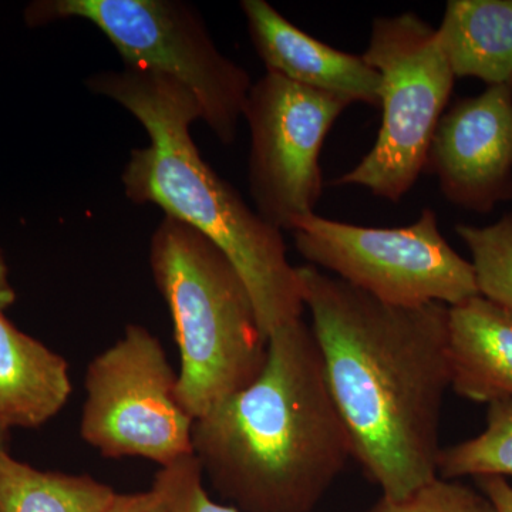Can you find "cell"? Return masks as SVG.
Instances as JSON below:
<instances>
[{"mask_svg": "<svg viewBox=\"0 0 512 512\" xmlns=\"http://www.w3.org/2000/svg\"><path fill=\"white\" fill-rule=\"evenodd\" d=\"M298 272L353 457L384 497L403 498L436 480L451 387L450 306L387 305L316 266Z\"/></svg>", "mask_w": 512, "mask_h": 512, "instance_id": "obj_1", "label": "cell"}, {"mask_svg": "<svg viewBox=\"0 0 512 512\" xmlns=\"http://www.w3.org/2000/svg\"><path fill=\"white\" fill-rule=\"evenodd\" d=\"M204 477L242 512H311L353 457L318 342L302 319L268 336L254 382L194 421Z\"/></svg>", "mask_w": 512, "mask_h": 512, "instance_id": "obj_2", "label": "cell"}, {"mask_svg": "<svg viewBox=\"0 0 512 512\" xmlns=\"http://www.w3.org/2000/svg\"><path fill=\"white\" fill-rule=\"evenodd\" d=\"M87 87L130 111L150 140L124 168L128 200L157 205L217 245L244 279L266 336L302 319L301 278L281 229L252 211L195 146L190 130L201 120L195 97L170 77L126 66L93 74Z\"/></svg>", "mask_w": 512, "mask_h": 512, "instance_id": "obj_3", "label": "cell"}, {"mask_svg": "<svg viewBox=\"0 0 512 512\" xmlns=\"http://www.w3.org/2000/svg\"><path fill=\"white\" fill-rule=\"evenodd\" d=\"M154 282L180 352L177 396L192 419L254 382L268 336L235 266L190 225L165 217L150 244Z\"/></svg>", "mask_w": 512, "mask_h": 512, "instance_id": "obj_4", "label": "cell"}, {"mask_svg": "<svg viewBox=\"0 0 512 512\" xmlns=\"http://www.w3.org/2000/svg\"><path fill=\"white\" fill-rule=\"evenodd\" d=\"M93 23L124 66L170 77L195 97L201 120L225 146L244 119L251 77L222 55L204 19L180 0H39L25 10L30 28L64 19Z\"/></svg>", "mask_w": 512, "mask_h": 512, "instance_id": "obj_5", "label": "cell"}, {"mask_svg": "<svg viewBox=\"0 0 512 512\" xmlns=\"http://www.w3.org/2000/svg\"><path fill=\"white\" fill-rule=\"evenodd\" d=\"M362 57L382 79V127L369 154L333 184L360 185L397 202L426 168L456 76L437 30L416 13L373 20Z\"/></svg>", "mask_w": 512, "mask_h": 512, "instance_id": "obj_6", "label": "cell"}, {"mask_svg": "<svg viewBox=\"0 0 512 512\" xmlns=\"http://www.w3.org/2000/svg\"><path fill=\"white\" fill-rule=\"evenodd\" d=\"M291 232L299 254L313 266L387 305L456 306L480 296L473 264L451 248L429 208L402 228L357 227L313 212Z\"/></svg>", "mask_w": 512, "mask_h": 512, "instance_id": "obj_7", "label": "cell"}, {"mask_svg": "<svg viewBox=\"0 0 512 512\" xmlns=\"http://www.w3.org/2000/svg\"><path fill=\"white\" fill-rule=\"evenodd\" d=\"M177 384L161 340L128 325L87 366L80 436L106 458L140 457L167 467L194 456L195 420L181 406Z\"/></svg>", "mask_w": 512, "mask_h": 512, "instance_id": "obj_8", "label": "cell"}, {"mask_svg": "<svg viewBox=\"0 0 512 512\" xmlns=\"http://www.w3.org/2000/svg\"><path fill=\"white\" fill-rule=\"evenodd\" d=\"M349 101L266 72L252 84L244 119L251 133L248 181L256 212L288 229L322 195L323 141Z\"/></svg>", "mask_w": 512, "mask_h": 512, "instance_id": "obj_9", "label": "cell"}, {"mask_svg": "<svg viewBox=\"0 0 512 512\" xmlns=\"http://www.w3.org/2000/svg\"><path fill=\"white\" fill-rule=\"evenodd\" d=\"M451 204L490 214L512 200V87L488 86L443 114L427 157Z\"/></svg>", "mask_w": 512, "mask_h": 512, "instance_id": "obj_10", "label": "cell"}, {"mask_svg": "<svg viewBox=\"0 0 512 512\" xmlns=\"http://www.w3.org/2000/svg\"><path fill=\"white\" fill-rule=\"evenodd\" d=\"M248 32L266 72L332 94L350 104L380 106L382 79L362 56L325 45L296 28L265 0L241 3Z\"/></svg>", "mask_w": 512, "mask_h": 512, "instance_id": "obj_11", "label": "cell"}, {"mask_svg": "<svg viewBox=\"0 0 512 512\" xmlns=\"http://www.w3.org/2000/svg\"><path fill=\"white\" fill-rule=\"evenodd\" d=\"M451 389L477 403L512 399V312L483 296L448 308Z\"/></svg>", "mask_w": 512, "mask_h": 512, "instance_id": "obj_12", "label": "cell"}, {"mask_svg": "<svg viewBox=\"0 0 512 512\" xmlns=\"http://www.w3.org/2000/svg\"><path fill=\"white\" fill-rule=\"evenodd\" d=\"M69 363L0 312V429H37L72 396Z\"/></svg>", "mask_w": 512, "mask_h": 512, "instance_id": "obj_13", "label": "cell"}, {"mask_svg": "<svg viewBox=\"0 0 512 512\" xmlns=\"http://www.w3.org/2000/svg\"><path fill=\"white\" fill-rule=\"evenodd\" d=\"M437 35L456 77L512 82V0H450Z\"/></svg>", "mask_w": 512, "mask_h": 512, "instance_id": "obj_14", "label": "cell"}, {"mask_svg": "<svg viewBox=\"0 0 512 512\" xmlns=\"http://www.w3.org/2000/svg\"><path fill=\"white\" fill-rule=\"evenodd\" d=\"M116 495L92 476L37 470L0 447V512H103Z\"/></svg>", "mask_w": 512, "mask_h": 512, "instance_id": "obj_15", "label": "cell"}, {"mask_svg": "<svg viewBox=\"0 0 512 512\" xmlns=\"http://www.w3.org/2000/svg\"><path fill=\"white\" fill-rule=\"evenodd\" d=\"M437 473L460 477H512V399L488 403L487 426L473 439L441 448Z\"/></svg>", "mask_w": 512, "mask_h": 512, "instance_id": "obj_16", "label": "cell"}, {"mask_svg": "<svg viewBox=\"0 0 512 512\" xmlns=\"http://www.w3.org/2000/svg\"><path fill=\"white\" fill-rule=\"evenodd\" d=\"M471 254L480 296L512 312V212L487 227L456 225Z\"/></svg>", "mask_w": 512, "mask_h": 512, "instance_id": "obj_17", "label": "cell"}, {"mask_svg": "<svg viewBox=\"0 0 512 512\" xmlns=\"http://www.w3.org/2000/svg\"><path fill=\"white\" fill-rule=\"evenodd\" d=\"M366 512H494L488 498L456 480L437 477L403 498L383 497Z\"/></svg>", "mask_w": 512, "mask_h": 512, "instance_id": "obj_18", "label": "cell"}, {"mask_svg": "<svg viewBox=\"0 0 512 512\" xmlns=\"http://www.w3.org/2000/svg\"><path fill=\"white\" fill-rule=\"evenodd\" d=\"M151 488L160 495L168 512H242L212 500L204 487L200 463L194 456L161 467Z\"/></svg>", "mask_w": 512, "mask_h": 512, "instance_id": "obj_19", "label": "cell"}, {"mask_svg": "<svg viewBox=\"0 0 512 512\" xmlns=\"http://www.w3.org/2000/svg\"><path fill=\"white\" fill-rule=\"evenodd\" d=\"M103 512H168L160 495L150 488L143 493H117Z\"/></svg>", "mask_w": 512, "mask_h": 512, "instance_id": "obj_20", "label": "cell"}, {"mask_svg": "<svg viewBox=\"0 0 512 512\" xmlns=\"http://www.w3.org/2000/svg\"><path fill=\"white\" fill-rule=\"evenodd\" d=\"M481 493L493 505L494 512H512V485L507 478L481 476L474 478Z\"/></svg>", "mask_w": 512, "mask_h": 512, "instance_id": "obj_21", "label": "cell"}, {"mask_svg": "<svg viewBox=\"0 0 512 512\" xmlns=\"http://www.w3.org/2000/svg\"><path fill=\"white\" fill-rule=\"evenodd\" d=\"M16 301L15 288L10 282L9 266L0 249V312H5Z\"/></svg>", "mask_w": 512, "mask_h": 512, "instance_id": "obj_22", "label": "cell"}, {"mask_svg": "<svg viewBox=\"0 0 512 512\" xmlns=\"http://www.w3.org/2000/svg\"><path fill=\"white\" fill-rule=\"evenodd\" d=\"M9 440V433H6L5 430L0 429V447H6V443Z\"/></svg>", "mask_w": 512, "mask_h": 512, "instance_id": "obj_23", "label": "cell"}, {"mask_svg": "<svg viewBox=\"0 0 512 512\" xmlns=\"http://www.w3.org/2000/svg\"><path fill=\"white\" fill-rule=\"evenodd\" d=\"M511 87H512V82H511Z\"/></svg>", "mask_w": 512, "mask_h": 512, "instance_id": "obj_24", "label": "cell"}]
</instances>
